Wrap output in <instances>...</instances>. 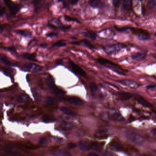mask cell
Listing matches in <instances>:
<instances>
[{
	"mask_svg": "<svg viewBox=\"0 0 156 156\" xmlns=\"http://www.w3.org/2000/svg\"><path fill=\"white\" fill-rule=\"evenodd\" d=\"M127 139L130 142L137 146H141L145 142V139L141 135L135 132L128 131L126 133Z\"/></svg>",
	"mask_w": 156,
	"mask_h": 156,
	"instance_id": "6da1fadb",
	"label": "cell"
},
{
	"mask_svg": "<svg viewBox=\"0 0 156 156\" xmlns=\"http://www.w3.org/2000/svg\"><path fill=\"white\" fill-rule=\"evenodd\" d=\"M130 30L132 31V33L137 36L139 40H147L150 38L149 33L145 30L141 28L131 27Z\"/></svg>",
	"mask_w": 156,
	"mask_h": 156,
	"instance_id": "7a4b0ae2",
	"label": "cell"
},
{
	"mask_svg": "<svg viewBox=\"0 0 156 156\" xmlns=\"http://www.w3.org/2000/svg\"><path fill=\"white\" fill-rule=\"evenodd\" d=\"M125 46L123 44H117L115 45L107 46L104 47V51L108 55H115L119 52Z\"/></svg>",
	"mask_w": 156,
	"mask_h": 156,
	"instance_id": "3957f363",
	"label": "cell"
},
{
	"mask_svg": "<svg viewBox=\"0 0 156 156\" xmlns=\"http://www.w3.org/2000/svg\"><path fill=\"white\" fill-rule=\"evenodd\" d=\"M46 82L48 87L56 94L58 95H62L63 94V92L56 86L55 85V80L52 76L50 75L48 76L46 79Z\"/></svg>",
	"mask_w": 156,
	"mask_h": 156,
	"instance_id": "277c9868",
	"label": "cell"
},
{
	"mask_svg": "<svg viewBox=\"0 0 156 156\" xmlns=\"http://www.w3.org/2000/svg\"><path fill=\"white\" fill-rule=\"evenodd\" d=\"M97 62L99 63L100 64L102 65H104L106 67L111 69L113 71H115L117 72V70H120V68L116 64L114 63L110 62L109 60H107L106 59H103V58H99L97 60Z\"/></svg>",
	"mask_w": 156,
	"mask_h": 156,
	"instance_id": "5b68a950",
	"label": "cell"
},
{
	"mask_svg": "<svg viewBox=\"0 0 156 156\" xmlns=\"http://www.w3.org/2000/svg\"><path fill=\"white\" fill-rule=\"evenodd\" d=\"M5 3L11 13L12 15L17 13L20 9L19 5L14 3L11 0H5Z\"/></svg>",
	"mask_w": 156,
	"mask_h": 156,
	"instance_id": "8992f818",
	"label": "cell"
},
{
	"mask_svg": "<svg viewBox=\"0 0 156 156\" xmlns=\"http://www.w3.org/2000/svg\"><path fill=\"white\" fill-rule=\"evenodd\" d=\"M64 99L67 103L72 105L79 106L83 105L84 103L82 99L75 97H65Z\"/></svg>",
	"mask_w": 156,
	"mask_h": 156,
	"instance_id": "52a82bcc",
	"label": "cell"
},
{
	"mask_svg": "<svg viewBox=\"0 0 156 156\" xmlns=\"http://www.w3.org/2000/svg\"><path fill=\"white\" fill-rule=\"evenodd\" d=\"M118 82L122 85L133 89L138 88L139 86V84L138 83L132 80H122L119 81Z\"/></svg>",
	"mask_w": 156,
	"mask_h": 156,
	"instance_id": "ba28073f",
	"label": "cell"
},
{
	"mask_svg": "<svg viewBox=\"0 0 156 156\" xmlns=\"http://www.w3.org/2000/svg\"><path fill=\"white\" fill-rule=\"evenodd\" d=\"M50 25L52 27H54V28H59V27H60V28H62V30H68L71 27L70 26H65L63 25L61 21L59 19H57V18H54V19L51 20L50 23Z\"/></svg>",
	"mask_w": 156,
	"mask_h": 156,
	"instance_id": "9c48e42d",
	"label": "cell"
},
{
	"mask_svg": "<svg viewBox=\"0 0 156 156\" xmlns=\"http://www.w3.org/2000/svg\"><path fill=\"white\" fill-rule=\"evenodd\" d=\"M24 66L25 69H27L28 71H30L34 72H39L43 69L42 66L31 63H26L24 64Z\"/></svg>",
	"mask_w": 156,
	"mask_h": 156,
	"instance_id": "30bf717a",
	"label": "cell"
},
{
	"mask_svg": "<svg viewBox=\"0 0 156 156\" xmlns=\"http://www.w3.org/2000/svg\"><path fill=\"white\" fill-rule=\"evenodd\" d=\"M70 66H71L72 70L76 72L77 74L80 75L81 77H85L86 75L85 72L79 66L76 64V63L72 62V61H70L69 62Z\"/></svg>",
	"mask_w": 156,
	"mask_h": 156,
	"instance_id": "8fae6325",
	"label": "cell"
},
{
	"mask_svg": "<svg viewBox=\"0 0 156 156\" xmlns=\"http://www.w3.org/2000/svg\"><path fill=\"white\" fill-rule=\"evenodd\" d=\"M135 98L136 101L140 103L141 105L147 108H151L152 107V105L149 103L148 101L145 99L144 97L139 95L136 94L135 95Z\"/></svg>",
	"mask_w": 156,
	"mask_h": 156,
	"instance_id": "7c38bea8",
	"label": "cell"
},
{
	"mask_svg": "<svg viewBox=\"0 0 156 156\" xmlns=\"http://www.w3.org/2000/svg\"><path fill=\"white\" fill-rule=\"evenodd\" d=\"M78 147L82 151H88L91 148V145L88 141L83 140L79 142Z\"/></svg>",
	"mask_w": 156,
	"mask_h": 156,
	"instance_id": "4fadbf2b",
	"label": "cell"
},
{
	"mask_svg": "<svg viewBox=\"0 0 156 156\" xmlns=\"http://www.w3.org/2000/svg\"><path fill=\"white\" fill-rule=\"evenodd\" d=\"M72 44H74L75 45H79V44H81L83 46H85L87 47L88 48L90 49H94V46L91 44V43L88 40H86V39H83V40H81L80 42H74L72 43Z\"/></svg>",
	"mask_w": 156,
	"mask_h": 156,
	"instance_id": "5bb4252c",
	"label": "cell"
},
{
	"mask_svg": "<svg viewBox=\"0 0 156 156\" xmlns=\"http://www.w3.org/2000/svg\"><path fill=\"white\" fill-rule=\"evenodd\" d=\"M147 53L145 52H139L132 55V57L133 60L137 61H141L146 58Z\"/></svg>",
	"mask_w": 156,
	"mask_h": 156,
	"instance_id": "9a60e30c",
	"label": "cell"
},
{
	"mask_svg": "<svg viewBox=\"0 0 156 156\" xmlns=\"http://www.w3.org/2000/svg\"><path fill=\"white\" fill-rule=\"evenodd\" d=\"M123 8L128 11H131L132 9V0H122Z\"/></svg>",
	"mask_w": 156,
	"mask_h": 156,
	"instance_id": "2e32d148",
	"label": "cell"
},
{
	"mask_svg": "<svg viewBox=\"0 0 156 156\" xmlns=\"http://www.w3.org/2000/svg\"><path fill=\"white\" fill-rule=\"evenodd\" d=\"M89 4L92 8H101L103 6L101 0H89Z\"/></svg>",
	"mask_w": 156,
	"mask_h": 156,
	"instance_id": "e0dca14e",
	"label": "cell"
},
{
	"mask_svg": "<svg viewBox=\"0 0 156 156\" xmlns=\"http://www.w3.org/2000/svg\"><path fill=\"white\" fill-rule=\"evenodd\" d=\"M60 110L63 113L67 116H75L77 115L76 113L74 112L73 111L70 110L69 108L66 107H61L60 108Z\"/></svg>",
	"mask_w": 156,
	"mask_h": 156,
	"instance_id": "ac0fdd59",
	"label": "cell"
},
{
	"mask_svg": "<svg viewBox=\"0 0 156 156\" xmlns=\"http://www.w3.org/2000/svg\"><path fill=\"white\" fill-rule=\"evenodd\" d=\"M112 149L116 151H120L123 149V147L121 142L118 141H115L112 142L110 145Z\"/></svg>",
	"mask_w": 156,
	"mask_h": 156,
	"instance_id": "d6986e66",
	"label": "cell"
},
{
	"mask_svg": "<svg viewBox=\"0 0 156 156\" xmlns=\"http://www.w3.org/2000/svg\"><path fill=\"white\" fill-rule=\"evenodd\" d=\"M119 97L122 100H128L132 97L133 95L132 94L126 92H119L117 94Z\"/></svg>",
	"mask_w": 156,
	"mask_h": 156,
	"instance_id": "ffe728a7",
	"label": "cell"
},
{
	"mask_svg": "<svg viewBox=\"0 0 156 156\" xmlns=\"http://www.w3.org/2000/svg\"><path fill=\"white\" fill-rule=\"evenodd\" d=\"M83 35L84 37L89 38L90 40H96V35L93 32H86L83 33Z\"/></svg>",
	"mask_w": 156,
	"mask_h": 156,
	"instance_id": "44dd1931",
	"label": "cell"
},
{
	"mask_svg": "<svg viewBox=\"0 0 156 156\" xmlns=\"http://www.w3.org/2000/svg\"><path fill=\"white\" fill-rule=\"evenodd\" d=\"M54 156H71V154L65 151L57 150L54 151L52 153Z\"/></svg>",
	"mask_w": 156,
	"mask_h": 156,
	"instance_id": "7402d4cb",
	"label": "cell"
},
{
	"mask_svg": "<svg viewBox=\"0 0 156 156\" xmlns=\"http://www.w3.org/2000/svg\"><path fill=\"white\" fill-rule=\"evenodd\" d=\"M56 120V118L51 115H46L43 118V120L46 123L54 122Z\"/></svg>",
	"mask_w": 156,
	"mask_h": 156,
	"instance_id": "603a6c76",
	"label": "cell"
},
{
	"mask_svg": "<svg viewBox=\"0 0 156 156\" xmlns=\"http://www.w3.org/2000/svg\"><path fill=\"white\" fill-rule=\"evenodd\" d=\"M112 117L113 119H116V120H117V121H122L124 120V118L122 115L117 112H116L113 113L112 115Z\"/></svg>",
	"mask_w": 156,
	"mask_h": 156,
	"instance_id": "cb8c5ba5",
	"label": "cell"
},
{
	"mask_svg": "<svg viewBox=\"0 0 156 156\" xmlns=\"http://www.w3.org/2000/svg\"><path fill=\"white\" fill-rule=\"evenodd\" d=\"M18 33L25 37H30L31 35V33L29 31L25 30H19L18 31Z\"/></svg>",
	"mask_w": 156,
	"mask_h": 156,
	"instance_id": "d4e9b609",
	"label": "cell"
},
{
	"mask_svg": "<svg viewBox=\"0 0 156 156\" xmlns=\"http://www.w3.org/2000/svg\"><path fill=\"white\" fill-rule=\"evenodd\" d=\"M66 45V42H65V41L62 40H59L55 43V44L53 45V46L60 47L65 46Z\"/></svg>",
	"mask_w": 156,
	"mask_h": 156,
	"instance_id": "484cf974",
	"label": "cell"
},
{
	"mask_svg": "<svg viewBox=\"0 0 156 156\" xmlns=\"http://www.w3.org/2000/svg\"><path fill=\"white\" fill-rule=\"evenodd\" d=\"M91 148H92V149L96 151H99L101 149L100 145L97 142L92 143V145H91Z\"/></svg>",
	"mask_w": 156,
	"mask_h": 156,
	"instance_id": "4316f807",
	"label": "cell"
},
{
	"mask_svg": "<svg viewBox=\"0 0 156 156\" xmlns=\"http://www.w3.org/2000/svg\"><path fill=\"white\" fill-rule=\"evenodd\" d=\"M89 88H90L91 92H93V93H95L98 90V87L95 83L92 82V83H90L89 84Z\"/></svg>",
	"mask_w": 156,
	"mask_h": 156,
	"instance_id": "83f0119b",
	"label": "cell"
},
{
	"mask_svg": "<svg viewBox=\"0 0 156 156\" xmlns=\"http://www.w3.org/2000/svg\"><path fill=\"white\" fill-rule=\"evenodd\" d=\"M6 148L8 149V150L10 151L11 153L14 154H19V151L14 147H12V146H8L6 147Z\"/></svg>",
	"mask_w": 156,
	"mask_h": 156,
	"instance_id": "f1b7e54d",
	"label": "cell"
},
{
	"mask_svg": "<svg viewBox=\"0 0 156 156\" xmlns=\"http://www.w3.org/2000/svg\"><path fill=\"white\" fill-rule=\"evenodd\" d=\"M55 102H56V100H55V98L51 97H48L45 99V102L47 104H53V103H55Z\"/></svg>",
	"mask_w": 156,
	"mask_h": 156,
	"instance_id": "f546056e",
	"label": "cell"
},
{
	"mask_svg": "<svg viewBox=\"0 0 156 156\" xmlns=\"http://www.w3.org/2000/svg\"><path fill=\"white\" fill-rule=\"evenodd\" d=\"M3 71L4 73H6L7 75H9L13 73V69H11L10 67H3Z\"/></svg>",
	"mask_w": 156,
	"mask_h": 156,
	"instance_id": "4dcf8cb0",
	"label": "cell"
},
{
	"mask_svg": "<svg viewBox=\"0 0 156 156\" xmlns=\"http://www.w3.org/2000/svg\"><path fill=\"white\" fill-rule=\"evenodd\" d=\"M65 19L66 21H69V22H78L79 23L80 22L78 20H77L76 18H73L71 17L68 16H64Z\"/></svg>",
	"mask_w": 156,
	"mask_h": 156,
	"instance_id": "1f68e13d",
	"label": "cell"
},
{
	"mask_svg": "<svg viewBox=\"0 0 156 156\" xmlns=\"http://www.w3.org/2000/svg\"><path fill=\"white\" fill-rule=\"evenodd\" d=\"M116 30L119 32H125L131 30V27H115Z\"/></svg>",
	"mask_w": 156,
	"mask_h": 156,
	"instance_id": "d6a6232c",
	"label": "cell"
},
{
	"mask_svg": "<svg viewBox=\"0 0 156 156\" xmlns=\"http://www.w3.org/2000/svg\"><path fill=\"white\" fill-rule=\"evenodd\" d=\"M27 98L26 95H19V96L18 97L17 100L18 102H23L26 100H27Z\"/></svg>",
	"mask_w": 156,
	"mask_h": 156,
	"instance_id": "836d02e7",
	"label": "cell"
},
{
	"mask_svg": "<svg viewBox=\"0 0 156 156\" xmlns=\"http://www.w3.org/2000/svg\"><path fill=\"white\" fill-rule=\"evenodd\" d=\"M24 56L25 58L28 59V60H31V61H36L35 59V56L32 54H25L24 55Z\"/></svg>",
	"mask_w": 156,
	"mask_h": 156,
	"instance_id": "e575fe53",
	"label": "cell"
},
{
	"mask_svg": "<svg viewBox=\"0 0 156 156\" xmlns=\"http://www.w3.org/2000/svg\"><path fill=\"white\" fill-rule=\"evenodd\" d=\"M121 0H113V3L116 8H118L120 5Z\"/></svg>",
	"mask_w": 156,
	"mask_h": 156,
	"instance_id": "d590c367",
	"label": "cell"
},
{
	"mask_svg": "<svg viewBox=\"0 0 156 156\" xmlns=\"http://www.w3.org/2000/svg\"><path fill=\"white\" fill-rule=\"evenodd\" d=\"M47 142V141L46 139L44 137L41 138L40 140L39 141V143L41 145H45L46 144Z\"/></svg>",
	"mask_w": 156,
	"mask_h": 156,
	"instance_id": "8d00e7d4",
	"label": "cell"
},
{
	"mask_svg": "<svg viewBox=\"0 0 156 156\" xmlns=\"http://www.w3.org/2000/svg\"><path fill=\"white\" fill-rule=\"evenodd\" d=\"M76 147V144L75 143H72V142H70L68 143L67 145V148L70 149H72Z\"/></svg>",
	"mask_w": 156,
	"mask_h": 156,
	"instance_id": "74e56055",
	"label": "cell"
},
{
	"mask_svg": "<svg viewBox=\"0 0 156 156\" xmlns=\"http://www.w3.org/2000/svg\"><path fill=\"white\" fill-rule=\"evenodd\" d=\"M107 130L106 129H100V130H98L97 131V134L101 135L107 132Z\"/></svg>",
	"mask_w": 156,
	"mask_h": 156,
	"instance_id": "f35d334b",
	"label": "cell"
},
{
	"mask_svg": "<svg viewBox=\"0 0 156 156\" xmlns=\"http://www.w3.org/2000/svg\"><path fill=\"white\" fill-rule=\"evenodd\" d=\"M2 62H3L4 63L7 65H11V63L8 60H7L6 58H2Z\"/></svg>",
	"mask_w": 156,
	"mask_h": 156,
	"instance_id": "ab89813d",
	"label": "cell"
},
{
	"mask_svg": "<svg viewBox=\"0 0 156 156\" xmlns=\"http://www.w3.org/2000/svg\"><path fill=\"white\" fill-rule=\"evenodd\" d=\"M57 34L55 33H49L47 35V36L48 37H52L53 36H57Z\"/></svg>",
	"mask_w": 156,
	"mask_h": 156,
	"instance_id": "60d3db41",
	"label": "cell"
},
{
	"mask_svg": "<svg viewBox=\"0 0 156 156\" xmlns=\"http://www.w3.org/2000/svg\"><path fill=\"white\" fill-rule=\"evenodd\" d=\"M103 155H104V156H112V155H113V154L111 153L110 152H108V151H105V152H103Z\"/></svg>",
	"mask_w": 156,
	"mask_h": 156,
	"instance_id": "b9f144b4",
	"label": "cell"
},
{
	"mask_svg": "<svg viewBox=\"0 0 156 156\" xmlns=\"http://www.w3.org/2000/svg\"><path fill=\"white\" fill-rule=\"evenodd\" d=\"M155 88V85H150L147 87V88H148V89H151V88Z\"/></svg>",
	"mask_w": 156,
	"mask_h": 156,
	"instance_id": "7bdbcfd3",
	"label": "cell"
},
{
	"mask_svg": "<svg viewBox=\"0 0 156 156\" xmlns=\"http://www.w3.org/2000/svg\"><path fill=\"white\" fill-rule=\"evenodd\" d=\"M4 10L2 8H1V6H0V16L4 14Z\"/></svg>",
	"mask_w": 156,
	"mask_h": 156,
	"instance_id": "ee69618b",
	"label": "cell"
},
{
	"mask_svg": "<svg viewBox=\"0 0 156 156\" xmlns=\"http://www.w3.org/2000/svg\"><path fill=\"white\" fill-rule=\"evenodd\" d=\"M88 156H97L98 155L96 154V153H94V152H91V153H89L88 154Z\"/></svg>",
	"mask_w": 156,
	"mask_h": 156,
	"instance_id": "f6af8a7d",
	"label": "cell"
},
{
	"mask_svg": "<svg viewBox=\"0 0 156 156\" xmlns=\"http://www.w3.org/2000/svg\"><path fill=\"white\" fill-rule=\"evenodd\" d=\"M71 3L72 4H75L78 2V0H70Z\"/></svg>",
	"mask_w": 156,
	"mask_h": 156,
	"instance_id": "bcb514c9",
	"label": "cell"
},
{
	"mask_svg": "<svg viewBox=\"0 0 156 156\" xmlns=\"http://www.w3.org/2000/svg\"><path fill=\"white\" fill-rule=\"evenodd\" d=\"M4 30V27L0 25V33H2Z\"/></svg>",
	"mask_w": 156,
	"mask_h": 156,
	"instance_id": "7dc6e473",
	"label": "cell"
}]
</instances>
